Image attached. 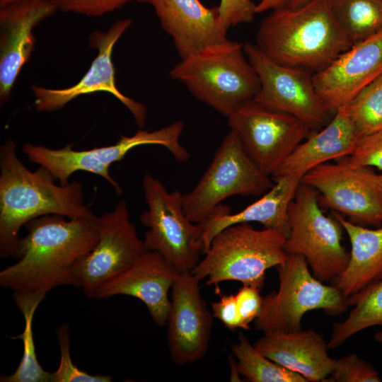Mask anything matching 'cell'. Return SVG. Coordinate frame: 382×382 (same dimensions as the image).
I'll list each match as a JSON object with an SVG mask.
<instances>
[{
  "mask_svg": "<svg viewBox=\"0 0 382 382\" xmlns=\"http://www.w3.org/2000/svg\"><path fill=\"white\" fill-rule=\"evenodd\" d=\"M377 181L382 190V174H377Z\"/></svg>",
  "mask_w": 382,
  "mask_h": 382,
  "instance_id": "obj_40",
  "label": "cell"
},
{
  "mask_svg": "<svg viewBox=\"0 0 382 382\" xmlns=\"http://www.w3.org/2000/svg\"><path fill=\"white\" fill-rule=\"evenodd\" d=\"M260 291L255 286L243 284L235 294L243 330H249L250 323L260 313L263 297Z\"/></svg>",
  "mask_w": 382,
  "mask_h": 382,
  "instance_id": "obj_35",
  "label": "cell"
},
{
  "mask_svg": "<svg viewBox=\"0 0 382 382\" xmlns=\"http://www.w3.org/2000/svg\"><path fill=\"white\" fill-rule=\"evenodd\" d=\"M382 1V0H381Z\"/></svg>",
  "mask_w": 382,
  "mask_h": 382,
  "instance_id": "obj_42",
  "label": "cell"
},
{
  "mask_svg": "<svg viewBox=\"0 0 382 382\" xmlns=\"http://www.w3.org/2000/svg\"><path fill=\"white\" fill-rule=\"evenodd\" d=\"M332 216L346 231L351 251L347 267L332 284L349 297L382 279V226L369 228L337 212H332Z\"/></svg>",
  "mask_w": 382,
  "mask_h": 382,
  "instance_id": "obj_24",
  "label": "cell"
},
{
  "mask_svg": "<svg viewBox=\"0 0 382 382\" xmlns=\"http://www.w3.org/2000/svg\"><path fill=\"white\" fill-rule=\"evenodd\" d=\"M374 339L376 342L382 345V330L376 332Z\"/></svg>",
  "mask_w": 382,
  "mask_h": 382,
  "instance_id": "obj_39",
  "label": "cell"
},
{
  "mask_svg": "<svg viewBox=\"0 0 382 382\" xmlns=\"http://www.w3.org/2000/svg\"><path fill=\"white\" fill-rule=\"evenodd\" d=\"M256 45L279 64L317 71L352 44L337 23L330 0H310L273 9L258 28Z\"/></svg>",
  "mask_w": 382,
  "mask_h": 382,
  "instance_id": "obj_3",
  "label": "cell"
},
{
  "mask_svg": "<svg viewBox=\"0 0 382 382\" xmlns=\"http://www.w3.org/2000/svg\"><path fill=\"white\" fill-rule=\"evenodd\" d=\"M16 305L25 319L23 332L13 339L23 342L22 359L16 371L11 375H3L1 382H51V373L43 369L40 364L35 351L33 322L35 313L45 297L21 293H13Z\"/></svg>",
  "mask_w": 382,
  "mask_h": 382,
  "instance_id": "obj_26",
  "label": "cell"
},
{
  "mask_svg": "<svg viewBox=\"0 0 382 382\" xmlns=\"http://www.w3.org/2000/svg\"><path fill=\"white\" fill-rule=\"evenodd\" d=\"M287 254L302 255L313 274L323 282H332L345 270L349 253L342 243V226L324 214L318 192L300 183L289 210Z\"/></svg>",
  "mask_w": 382,
  "mask_h": 382,
  "instance_id": "obj_8",
  "label": "cell"
},
{
  "mask_svg": "<svg viewBox=\"0 0 382 382\" xmlns=\"http://www.w3.org/2000/svg\"><path fill=\"white\" fill-rule=\"evenodd\" d=\"M199 282L191 272H181L171 288L167 340L177 365L200 360L209 347L214 317L202 296Z\"/></svg>",
  "mask_w": 382,
  "mask_h": 382,
  "instance_id": "obj_16",
  "label": "cell"
},
{
  "mask_svg": "<svg viewBox=\"0 0 382 382\" xmlns=\"http://www.w3.org/2000/svg\"><path fill=\"white\" fill-rule=\"evenodd\" d=\"M57 11L52 0H17L0 5V100L6 103L34 50V28Z\"/></svg>",
  "mask_w": 382,
  "mask_h": 382,
  "instance_id": "obj_18",
  "label": "cell"
},
{
  "mask_svg": "<svg viewBox=\"0 0 382 382\" xmlns=\"http://www.w3.org/2000/svg\"><path fill=\"white\" fill-rule=\"evenodd\" d=\"M326 381L379 382L378 371L369 363L352 353L335 359L334 366Z\"/></svg>",
  "mask_w": 382,
  "mask_h": 382,
  "instance_id": "obj_31",
  "label": "cell"
},
{
  "mask_svg": "<svg viewBox=\"0 0 382 382\" xmlns=\"http://www.w3.org/2000/svg\"><path fill=\"white\" fill-rule=\"evenodd\" d=\"M345 158L352 166L382 171V129L359 138L354 152Z\"/></svg>",
  "mask_w": 382,
  "mask_h": 382,
  "instance_id": "obj_32",
  "label": "cell"
},
{
  "mask_svg": "<svg viewBox=\"0 0 382 382\" xmlns=\"http://www.w3.org/2000/svg\"><path fill=\"white\" fill-rule=\"evenodd\" d=\"M274 183L249 158L238 139L229 132L203 175L183 195V209L193 223L204 224L225 199L233 195H258Z\"/></svg>",
  "mask_w": 382,
  "mask_h": 382,
  "instance_id": "obj_10",
  "label": "cell"
},
{
  "mask_svg": "<svg viewBox=\"0 0 382 382\" xmlns=\"http://www.w3.org/2000/svg\"><path fill=\"white\" fill-rule=\"evenodd\" d=\"M286 1V0H261L259 4H256L255 13H260L282 6L285 4Z\"/></svg>",
  "mask_w": 382,
  "mask_h": 382,
  "instance_id": "obj_37",
  "label": "cell"
},
{
  "mask_svg": "<svg viewBox=\"0 0 382 382\" xmlns=\"http://www.w3.org/2000/svg\"><path fill=\"white\" fill-rule=\"evenodd\" d=\"M183 128V122L177 121L154 131L139 129L132 136H121L115 144L88 150H74L71 144L52 149L30 143L22 150L30 161L45 168L62 185L68 183L74 173L82 170L102 177L120 194L122 188L110 175V166L122 161L132 149L149 144L163 146L177 162H187L190 154L180 142Z\"/></svg>",
  "mask_w": 382,
  "mask_h": 382,
  "instance_id": "obj_7",
  "label": "cell"
},
{
  "mask_svg": "<svg viewBox=\"0 0 382 382\" xmlns=\"http://www.w3.org/2000/svg\"><path fill=\"white\" fill-rule=\"evenodd\" d=\"M17 0H0V5L8 4L12 1H15Z\"/></svg>",
  "mask_w": 382,
  "mask_h": 382,
  "instance_id": "obj_41",
  "label": "cell"
},
{
  "mask_svg": "<svg viewBox=\"0 0 382 382\" xmlns=\"http://www.w3.org/2000/svg\"><path fill=\"white\" fill-rule=\"evenodd\" d=\"M240 375L251 382H307L301 374L291 371L262 354L243 334L231 346Z\"/></svg>",
  "mask_w": 382,
  "mask_h": 382,
  "instance_id": "obj_28",
  "label": "cell"
},
{
  "mask_svg": "<svg viewBox=\"0 0 382 382\" xmlns=\"http://www.w3.org/2000/svg\"><path fill=\"white\" fill-rule=\"evenodd\" d=\"M359 138L345 105L335 112L325 127L292 151L272 174V178L290 175L301 180L321 164L349 156Z\"/></svg>",
  "mask_w": 382,
  "mask_h": 382,
  "instance_id": "obj_23",
  "label": "cell"
},
{
  "mask_svg": "<svg viewBox=\"0 0 382 382\" xmlns=\"http://www.w3.org/2000/svg\"><path fill=\"white\" fill-rule=\"evenodd\" d=\"M309 1L310 0H286L284 5L289 7H296Z\"/></svg>",
  "mask_w": 382,
  "mask_h": 382,
  "instance_id": "obj_38",
  "label": "cell"
},
{
  "mask_svg": "<svg viewBox=\"0 0 382 382\" xmlns=\"http://www.w3.org/2000/svg\"><path fill=\"white\" fill-rule=\"evenodd\" d=\"M131 19L119 20L107 31L96 30L89 37V44L98 51L88 70L76 84L65 88H48L37 86L31 89L35 108L40 112H52L62 108L68 103L83 95L107 92L122 103L131 112L139 128L146 120V108L120 91L116 85L112 62L113 47L131 25Z\"/></svg>",
  "mask_w": 382,
  "mask_h": 382,
  "instance_id": "obj_15",
  "label": "cell"
},
{
  "mask_svg": "<svg viewBox=\"0 0 382 382\" xmlns=\"http://www.w3.org/2000/svg\"><path fill=\"white\" fill-rule=\"evenodd\" d=\"M227 118L230 131L237 137L245 152L270 176L312 132L294 116L253 100Z\"/></svg>",
  "mask_w": 382,
  "mask_h": 382,
  "instance_id": "obj_11",
  "label": "cell"
},
{
  "mask_svg": "<svg viewBox=\"0 0 382 382\" xmlns=\"http://www.w3.org/2000/svg\"><path fill=\"white\" fill-rule=\"evenodd\" d=\"M285 241L282 233L272 228L232 225L214 236L191 272L200 281L207 279V285L233 280L261 290L267 270L287 257Z\"/></svg>",
  "mask_w": 382,
  "mask_h": 382,
  "instance_id": "obj_5",
  "label": "cell"
},
{
  "mask_svg": "<svg viewBox=\"0 0 382 382\" xmlns=\"http://www.w3.org/2000/svg\"><path fill=\"white\" fill-rule=\"evenodd\" d=\"M346 105L359 138L382 129V74Z\"/></svg>",
  "mask_w": 382,
  "mask_h": 382,
  "instance_id": "obj_29",
  "label": "cell"
},
{
  "mask_svg": "<svg viewBox=\"0 0 382 382\" xmlns=\"http://www.w3.org/2000/svg\"><path fill=\"white\" fill-rule=\"evenodd\" d=\"M382 74V30L353 45L312 79L325 110L335 112L348 104L365 86Z\"/></svg>",
  "mask_w": 382,
  "mask_h": 382,
  "instance_id": "obj_17",
  "label": "cell"
},
{
  "mask_svg": "<svg viewBox=\"0 0 382 382\" xmlns=\"http://www.w3.org/2000/svg\"><path fill=\"white\" fill-rule=\"evenodd\" d=\"M301 182L318 192L323 206L352 222L382 226V190L372 168L352 166L343 158L316 167Z\"/></svg>",
  "mask_w": 382,
  "mask_h": 382,
  "instance_id": "obj_12",
  "label": "cell"
},
{
  "mask_svg": "<svg viewBox=\"0 0 382 382\" xmlns=\"http://www.w3.org/2000/svg\"><path fill=\"white\" fill-rule=\"evenodd\" d=\"M143 189L148 209L139 218L147 228L143 239L147 250L159 253L180 273L192 272L203 254V231L185 215L183 195L168 192L149 174L144 176Z\"/></svg>",
  "mask_w": 382,
  "mask_h": 382,
  "instance_id": "obj_9",
  "label": "cell"
},
{
  "mask_svg": "<svg viewBox=\"0 0 382 382\" xmlns=\"http://www.w3.org/2000/svg\"><path fill=\"white\" fill-rule=\"evenodd\" d=\"M57 10L87 16H100L121 8L128 2L148 3L149 0H52Z\"/></svg>",
  "mask_w": 382,
  "mask_h": 382,
  "instance_id": "obj_33",
  "label": "cell"
},
{
  "mask_svg": "<svg viewBox=\"0 0 382 382\" xmlns=\"http://www.w3.org/2000/svg\"><path fill=\"white\" fill-rule=\"evenodd\" d=\"M98 240L74 268L76 287L88 297L148 251L131 222L125 200L98 217Z\"/></svg>",
  "mask_w": 382,
  "mask_h": 382,
  "instance_id": "obj_13",
  "label": "cell"
},
{
  "mask_svg": "<svg viewBox=\"0 0 382 382\" xmlns=\"http://www.w3.org/2000/svg\"><path fill=\"white\" fill-rule=\"evenodd\" d=\"M243 49L260 83L253 100L294 116L312 131L327 125L329 113L316 93L308 70L274 62L256 44L246 42Z\"/></svg>",
  "mask_w": 382,
  "mask_h": 382,
  "instance_id": "obj_14",
  "label": "cell"
},
{
  "mask_svg": "<svg viewBox=\"0 0 382 382\" xmlns=\"http://www.w3.org/2000/svg\"><path fill=\"white\" fill-rule=\"evenodd\" d=\"M332 13L353 45L382 30L381 0H330Z\"/></svg>",
  "mask_w": 382,
  "mask_h": 382,
  "instance_id": "obj_27",
  "label": "cell"
},
{
  "mask_svg": "<svg viewBox=\"0 0 382 382\" xmlns=\"http://www.w3.org/2000/svg\"><path fill=\"white\" fill-rule=\"evenodd\" d=\"M274 180V185L262 197L239 212L232 214L230 207L222 204L217 207L210 219L201 225L203 254L216 234L238 224L258 222L264 228L276 230L287 238L290 231L289 207L295 197L301 180L290 175Z\"/></svg>",
  "mask_w": 382,
  "mask_h": 382,
  "instance_id": "obj_22",
  "label": "cell"
},
{
  "mask_svg": "<svg viewBox=\"0 0 382 382\" xmlns=\"http://www.w3.org/2000/svg\"><path fill=\"white\" fill-rule=\"evenodd\" d=\"M7 140L0 148V255L14 257L21 228L30 221L56 214L67 219L96 217L83 204L82 184L57 185L44 167L30 171Z\"/></svg>",
  "mask_w": 382,
  "mask_h": 382,
  "instance_id": "obj_2",
  "label": "cell"
},
{
  "mask_svg": "<svg viewBox=\"0 0 382 382\" xmlns=\"http://www.w3.org/2000/svg\"><path fill=\"white\" fill-rule=\"evenodd\" d=\"M220 294V300L211 304L214 318L219 319L228 329H243L235 294Z\"/></svg>",
  "mask_w": 382,
  "mask_h": 382,
  "instance_id": "obj_36",
  "label": "cell"
},
{
  "mask_svg": "<svg viewBox=\"0 0 382 382\" xmlns=\"http://www.w3.org/2000/svg\"><path fill=\"white\" fill-rule=\"evenodd\" d=\"M254 346L265 357L303 376L307 381H323L333 370L323 335L314 330L268 331Z\"/></svg>",
  "mask_w": 382,
  "mask_h": 382,
  "instance_id": "obj_21",
  "label": "cell"
},
{
  "mask_svg": "<svg viewBox=\"0 0 382 382\" xmlns=\"http://www.w3.org/2000/svg\"><path fill=\"white\" fill-rule=\"evenodd\" d=\"M56 214L35 218L25 225L14 258L0 272V285L13 293L46 296L61 286L76 287L74 268L98 240V217L68 219Z\"/></svg>",
  "mask_w": 382,
  "mask_h": 382,
  "instance_id": "obj_1",
  "label": "cell"
},
{
  "mask_svg": "<svg viewBox=\"0 0 382 382\" xmlns=\"http://www.w3.org/2000/svg\"><path fill=\"white\" fill-rule=\"evenodd\" d=\"M243 44L228 42L180 59L170 77L183 83L199 100L228 117L253 100L260 83Z\"/></svg>",
  "mask_w": 382,
  "mask_h": 382,
  "instance_id": "obj_4",
  "label": "cell"
},
{
  "mask_svg": "<svg viewBox=\"0 0 382 382\" xmlns=\"http://www.w3.org/2000/svg\"><path fill=\"white\" fill-rule=\"evenodd\" d=\"M353 306L348 316L332 325L328 349L336 348L359 332L374 325L382 327V279L348 297Z\"/></svg>",
  "mask_w": 382,
  "mask_h": 382,
  "instance_id": "obj_25",
  "label": "cell"
},
{
  "mask_svg": "<svg viewBox=\"0 0 382 382\" xmlns=\"http://www.w3.org/2000/svg\"><path fill=\"white\" fill-rule=\"evenodd\" d=\"M180 273L159 253L146 251L126 270L99 288L93 298L107 299L117 295L137 298L146 306L153 321L165 326L170 308L168 291Z\"/></svg>",
  "mask_w": 382,
  "mask_h": 382,
  "instance_id": "obj_19",
  "label": "cell"
},
{
  "mask_svg": "<svg viewBox=\"0 0 382 382\" xmlns=\"http://www.w3.org/2000/svg\"><path fill=\"white\" fill-rule=\"evenodd\" d=\"M148 3L172 37L181 59L230 40L218 6L207 7L199 0H149Z\"/></svg>",
  "mask_w": 382,
  "mask_h": 382,
  "instance_id": "obj_20",
  "label": "cell"
},
{
  "mask_svg": "<svg viewBox=\"0 0 382 382\" xmlns=\"http://www.w3.org/2000/svg\"><path fill=\"white\" fill-rule=\"evenodd\" d=\"M218 7L221 22L227 30L231 26L251 22L256 14L253 0H221Z\"/></svg>",
  "mask_w": 382,
  "mask_h": 382,
  "instance_id": "obj_34",
  "label": "cell"
},
{
  "mask_svg": "<svg viewBox=\"0 0 382 382\" xmlns=\"http://www.w3.org/2000/svg\"><path fill=\"white\" fill-rule=\"evenodd\" d=\"M60 350V362L58 368L51 373V382H110L109 375H92L74 364L70 353L71 340L69 326L62 324L56 330Z\"/></svg>",
  "mask_w": 382,
  "mask_h": 382,
  "instance_id": "obj_30",
  "label": "cell"
},
{
  "mask_svg": "<svg viewBox=\"0 0 382 382\" xmlns=\"http://www.w3.org/2000/svg\"><path fill=\"white\" fill-rule=\"evenodd\" d=\"M276 268L279 289L262 298L260 313L255 320L257 330H301V320L308 311L322 309L328 315L336 316L349 306L348 297L337 287L324 284L313 274L302 255L288 254Z\"/></svg>",
  "mask_w": 382,
  "mask_h": 382,
  "instance_id": "obj_6",
  "label": "cell"
}]
</instances>
